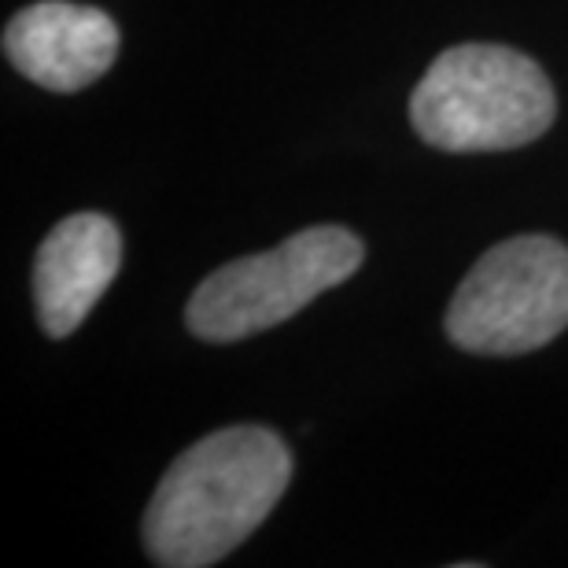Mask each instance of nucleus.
Masks as SVG:
<instances>
[{"mask_svg":"<svg viewBox=\"0 0 568 568\" xmlns=\"http://www.w3.org/2000/svg\"><path fill=\"white\" fill-rule=\"evenodd\" d=\"M4 55L30 82L52 93H78L115 63L119 27L100 8L41 0L8 22Z\"/></svg>","mask_w":568,"mask_h":568,"instance_id":"obj_5","label":"nucleus"},{"mask_svg":"<svg viewBox=\"0 0 568 568\" xmlns=\"http://www.w3.org/2000/svg\"><path fill=\"white\" fill-rule=\"evenodd\" d=\"M366 258V247L344 225H311L270 252L244 255L192 292L185 325L207 344L266 333L306 303L344 284Z\"/></svg>","mask_w":568,"mask_h":568,"instance_id":"obj_3","label":"nucleus"},{"mask_svg":"<svg viewBox=\"0 0 568 568\" xmlns=\"http://www.w3.org/2000/svg\"><path fill=\"white\" fill-rule=\"evenodd\" d=\"M292 454L277 432L233 425L181 454L144 509V550L163 568H207L233 554L281 503Z\"/></svg>","mask_w":568,"mask_h":568,"instance_id":"obj_1","label":"nucleus"},{"mask_svg":"<svg viewBox=\"0 0 568 568\" xmlns=\"http://www.w3.org/2000/svg\"><path fill=\"white\" fill-rule=\"evenodd\" d=\"M568 328V247L514 236L476 263L447 306V336L469 355H528Z\"/></svg>","mask_w":568,"mask_h":568,"instance_id":"obj_4","label":"nucleus"},{"mask_svg":"<svg viewBox=\"0 0 568 568\" xmlns=\"http://www.w3.org/2000/svg\"><path fill=\"white\" fill-rule=\"evenodd\" d=\"M122 263L119 225L104 214H71L44 236L33 263V303L49 336H71L100 303Z\"/></svg>","mask_w":568,"mask_h":568,"instance_id":"obj_6","label":"nucleus"},{"mask_svg":"<svg viewBox=\"0 0 568 568\" xmlns=\"http://www.w3.org/2000/svg\"><path fill=\"white\" fill-rule=\"evenodd\" d=\"M558 100L536 60L503 44H458L410 97L417 138L443 152H506L550 130Z\"/></svg>","mask_w":568,"mask_h":568,"instance_id":"obj_2","label":"nucleus"}]
</instances>
